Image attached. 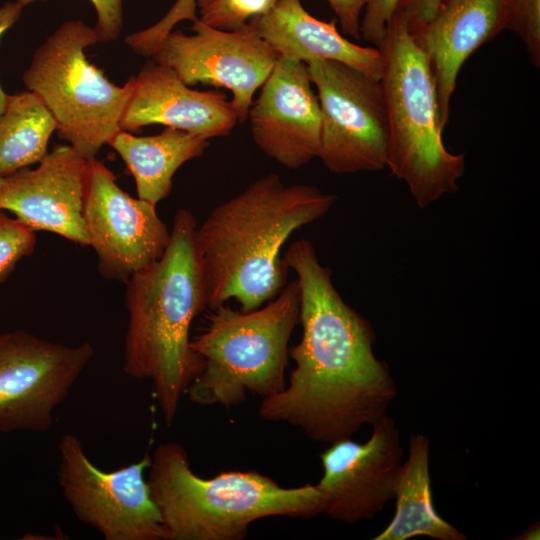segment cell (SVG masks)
Returning <instances> with one entry per match:
<instances>
[{
  "label": "cell",
  "mask_w": 540,
  "mask_h": 540,
  "mask_svg": "<svg viewBox=\"0 0 540 540\" xmlns=\"http://www.w3.org/2000/svg\"><path fill=\"white\" fill-rule=\"evenodd\" d=\"M56 130L54 116L38 95L29 90L8 94L0 114V176L38 164Z\"/></svg>",
  "instance_id": "obj_21"
},
{
  "label": "cell",
  "mask_w": 540,
  "mask_h": 540,
  "mask_svg": "<svg viewBox=\"0 0 540 540\" xmlns=\"http://www.w3.org/2000/svg\"><path fill=\"white\" fill-rule=\"evenodd\" d=\"M44 0H16L23 7ZM95 7L97 22L94 27L99 42L116 40L122 28V0H90Z\"/></svg>",
  "instance_id": "obj_26"
},
{
  "label": "cell",
  "mask_w": 540,
  "mask_h": 540,
  "mask_svg": "<svg viewBox=\"0 0 540 540\" xmlns=\"http://www.w3.org/2000/svg\"><path fill=\"white\" fill-rule=\"evenodd\" d=\"M196 226L193 214L179 209L164 254L125 283L128 324L122 368L129 377L151 381L168 426L203 369L190 344L192 323L208 308Z\"/></svg>",
  "instance_id": "obj_3"
},
{
  "label": "cell",
  "mask_w": 540,
  "mask_h": 540,
  "mask_svg": "<svg viewBox=\"0 0 540 540\" xmlns=\"http://www.w3.org/2000/svg\"><path fill=\"white\" fill-rule=\"evenodd\" d=\"M340 23L341 29L346 36L359 39L361 12L368 0H327Z\"/></svg>",
  "instance_id": "obj_28"
},
{
  "label": "cell",
  "mask_w": 540,
  "mask_h": 540,
  "mask_svg": "<svg viewBox=\"0 0 540 540\" xmlns=\"http://www.w3.org/2000/svg\"><path fill=\"white\" fill-rule=\"evenodd\" d=\"M305 64L322 114L317 158L335 174L385 168L388 121L381 81L337 61Z\"/></svg>",
  "instance_id": "obj_8"
},
{
  "label": "cell",
  "mask_w": 540,
  "mask_h": 540,
  "mask_svg": "<svg viewBox=\"0 0 540 540\" xmlns=\"http://www.w3.org/2000/svg\"><path fill=\"white\" fill-rule=\"evenodd\" d=\"M192 22L193 35L170 31L154 48L151 59L172 69L188 86L203 83L230 90L231 104L243 121L279 54L246 26L224 31L198 18Z\"/></svg>",
  "instance_id": "obj_12"
},
{
  "label": "cell",
  "mask_w": 540,
  "mask_h": 540,
  "mask_svg": "<svg viewBox=\"0 0 540 540\" xmlns=\"http://www.w3.org/2000/svg\"><path fill=\"white\" fill-rule=\"evenodd\" d=\"M336 200L317 187L286 185L269 173L214 207L195 230L207 310L234 299L240 310L251 311L273 299L287 281L283 246Z\"/></svg>",
  "instance_id": "obj_2"
},
{
  "label": "cell",
  "mask_w": 540,
  "mask_h": 540,
  "mask_svg": "<svg viewBox=\"0 0 540 540\" xmlns=\"http://www.w3.org/2000/svg\"><path fill=\"white\" fill-rule=\"evenodd\" d=\"M36 241L35 231L0 211V285L24 257L33 253Z\"/></svg>",
  "instance_id": "obj_24"
},
{
  "label": "cell",
  "mask_w": 540,
  "mask_h": 540,
  "mask_svg": "<svg viewBox=\"0 0 540 540\" xmlns=\"http://www.w3.org/2000/svg\"><path fill=\"white\" fill-rule=\"evenodd\" d=\"M522 537H520L521 539H535V538H539V528L537 526V528L535 527H530L528 528L522 535Z\"/></svg>",
  "instance_id": "obj_30"
},
{
  "label": "cell",
  "mask_w": 540,
  "mask_h": 540,
  "mask_svg": "<svg viewBox=\"0 0 540 540\" xmlns=\"http://www.w3.org/2000/svg\"><path fill=\"white\" fill-rule=\"evenodd\" d=\"M83 220L97 269L122 283L164 254L170 230L153 205L119 187L115 174L96 157L88 160Z\"/></svg>",
  "instance_id": "obj_11"
},
{
  "label": "cell",
  "mask_w": 540,
  "mask_h": 540,
  "mask_svg": "<svg viewBox=\"0 0 540 540\" xmlns=\"http://www.w3.org/2000/svg\"><path fill=\"white\" fill-rule=\"evenodd\" d=\"M503 30L516 33L536 68L540 67V0H500Z\"/></svg>",
  "instance_id": "obj_22"
},
{
  "label": "cell",
  "mask_w": 540,
  "mask_h": 540,
  "mask_svg": "<svg viewBox=\"0 0 540 540\" xmlns=\"http://www.w3.org/2000/svg\"><path fill=\"white\" fill-rule=\"evenodd\" d=\"M278 0H213L200 8V20L224 31H239L253 17L268 11Z\"/></svg>",
  "instance_id": "obj_23"
},
{
  "label": "cell",
  "mask_w": 540,
  "mask_h": 540,
  "mask_svg": "<svg viewBox=\"0 0 540 540\" xmlns=\"http://www.w3.org/2000/svg\"><path fill=\"white\" fill-rule=\"evenodd\" d=\"M196 1V5L201 8L205 5H207L208 3H210L211 1L213 0H195Z\"/></svg>",
  "instance_id": "obj_31"
},
{
  "label": "cell",
  "mask_w": 540,
  "mask_h": 540,
  "mask_svg": "<svg viewBox=\"0 0 540 540\" xmlns=\"http://www.w3.org/2000/svg\"><path fill=\"white\" fill-rule=\"evenodd\" d=\"M87 163L70 145H55L35 169L0 176V210L12 212L33 231L88 247L83 220Z\"/></svg>",
  "instance_id": "obj_15"
},
{
  "label": "cell",
  "mask_w": 540,
  "mask_h": 540,
  "mask_svg": "<svg viewBox=\"0 0 540 540\" xmlns=\"http://www.w3.org/2000/svg\"><path fill=\"white\" fill-rule=\"evenodd\" d=\"M430 440L422 434L410 438L409 454L399 470L394 498L396 512L374 540H407L426 536L437 540H465L466 536L441 518L433 504L429 473Z\"/></svg>",
  "instance_id": "obj_20"
},
{
  "label": "cell",
  "mask_w": 540,
  "mask_h": 540,
  "mask_svg": "<svg viewBox=\"0 0 540 540\" xmlns=\"http://www.w3.org/2000/svg\"><path fill=\"white\" fill-rule=\"evenodd\" d=\"M23 6L18 2H6L0 6V39L20 18ZM8 94L0 86V114L3 112Z\"/></svg>",
  "instance_id": "obj_29"
},
{
  "label": "cell",
  "mask_w": 540,
  "mask_h": 540,
  "mask_svg": "<svg viewBox=\"0 0 540 540\" xmlns=\"http://www.w3.org/2000/svg\"><path fill=\"white\" fill-rule=\"evenodd\" d=\"M502 31L500 0H442L433 18L410 32L429 61L443 127L463 64Z\"/></svg>",
  "instance_id": "obj_17"
},
{
  "label": "cell",
  "mask_w": 540,
  "mask_h": 540,
  "mask_svg": "<svg viewBox=\"0 0 540 540\" xmlns=\"http://www.w3.org/2000/svg\"><path fill=\"white\" fill-rule=\"evenodd\" d=\"M371 427L366 442L343 439L320 455V514L355 524L372 519L394 498L403 457L400 432L388 415Z\"/></svg>",
  "instance_id": "obj_13"
},
{
  "label": "cell",
  "mask_w": 540,
  "mask_h": 540,
  "mask_svg": "<svg viewBox=\"0 0 540 540\" xmlns=\"http://www.w3.org/2000/svg\"><path fill=\"white\" fill-rule=\"evenodd\" d=\"M93 356L89 342L68 346L25 330L0 333V431H48Z\"/></svg>",
  "instance_id": "obj_10"
},
{
  "label": "cell",
  "mask_w": 540,
  "mask_h": 540,
  "mask_svg": "<svg viewBox=\"0 0 540 540\" xmlns=\"http://www.w3.org/2000/svg\"><path fill=\"white\" fill-rule=\"evenodd\" d=\"M98 42L94 28L66 21L35 50L22 76L54 116L58 136L87 160L122 131L134 81L118 86L88 60L86 49Z\"/></svg>",
  "instance_id": "obj_7"
},
{
  "label": "cell",
  "mask_w": 540,
  "mask_h": 540,
  "mask_svg": "<svg viewBox=\"0 0 540 540\" xmlns=\"http://www.w3.org/2000/svg\"><path fill=\"white\" fill-rule=\"evenodd\" d=\"M209 141L200 135L166 127L153 136L120 131L108 145L134 177L138 198L157 206L171 192L176 171L187 161L201 156Z\"/></svg>",
  "instance_id": "obj_19"
},
{
  "label": "cell",
  "mask_w": 540,
  "mask_h": 540,
  "mask_svg": "<svg viewBox=\"0 0 540 540\" xmlns=\"http://www.w3.org/2000/svg\"><path fill=\"white\" fill-rule=\"evenodd\" d=\"M304 62L279 56L248 116L257 147L288 169L317 158L322 114Z\"/></svg>",
  "instance_id": "obj_14"
},
{
  "label": "cell",
  "mask_w": 540,
  "mask_h": 540,
  "mask_svg": "<svg viewBox=\"0 0 540 540\" xmlns=\"http://www.w3.org/2000/svg\"><path fill=\"white\" fill-rule=\"evenodd\" d=\"M206 321L191 337L203 369L186 394L199 405H240L248 394L263 399L286 385L289 341L299 324L300 291L296 280L270 301L251 310L225 304L208 309Z\"/></svg>",
  "instance_id": "obj_5"
},
{
  "label": "cell",
  "mask_w": 540,
  "mask_h": 540,
  "mask_svg": "<svg viewBox=\"0 0 540 540\" xmlns=\"http://www.w3.org/2000/svg\"><path fill=\"white\" fill-rule=\"evenodd\" d=\"M401 0H368L360 23V36L379 48Z\"/></svg>",
  "instance_id": "obj_25"
},
{
  "label": "cell",
  "mask_w": 540,
  "mask_h": 540,
  "mask_svg": "<svg viewBox=\"0 0 540 540\" xmlns=\"http://www.w3.org/2000/svg\"><path fill=\"white\" fill-rule=\"evenodd\" d=\"M148 472L165 540H241L250 525L263 518L320 514L316 485L285 488L257 471H226L202 478L176 442L156 447Z\"/></svg>",
  "instance_id": "obj_4"
},
{
  "label": "cell",
  "mask_w": 540,
  "mask_h": 540,
  "mask_svg": "<svg viewBox=\"0 0 540 540\" xmlns=\"http://www.w3.org/2000/svg\"><path fill=\"white\" fill-rule=\"evenodd\" d=\"M336 23L337 19L326 22L315 18L300 0H278L268 11L249 20L246 27L282 58L304 63L315 59L337 61L381 80V51L349 41Z\"/></svg>",
  "instance_id": "obj_18"
},
{
  "label": "cell",
  "mask_w": 540,
  "mask_h": 540,
  "mask_svg": "<svg viewBox=\"0 0 540 540\" xmlns=\"http://www.w3.org/2000/svg\"><path fill=\"white\" fill-rule=\"evenodd\" d=\"M283 259L297 277L302 337L289 348L295 367L288 383L263 399L259 415L296 427L317 442L351 438L387 415L395 382L373 353L371 325L344 302L313 244L299 239Z\"/></svg>",
  "instance_id": "obj_1"
},
{
  "label": "cell",
  "mask_w": 540,
  "mask_h": 540,
  "mask_svg": "<svg viewBox=\"0 0 540 540\" xmlns=\"http://www.w3.org/2000/svg\"><path fill=\"white\" fill-rule=\"evenodd\" d=\"M58 483L76 517L106 540H165L145 478L151 455L113 471L96 467L82 442L65 434L58 444Z\"/></svg>",
  "instance_id": "obj_9"
},
{
  "label": "cell",
  "mask_w": 540,
  "mask_h": 540,
  "mask_svg": "<svg viewBox=\"0 0 540 540\" xmlns=\"http://www.w3.org/2000/svg\"><path fill=\"white\" fill-rule=\"evenodd\" d=\"M442 0H401L396 13L401 16L410 32L430 21Z\"/></svg>",
  "instance_id": "obj_27"
},
{
  "label": "cell",
  "mask_w": 540,
  "mask_h": 540,
  "mask_svg": "<svg viewBox=\"0 0 540 540\" xmlns=\"http://www.w3.org/2000/svg\"><path fill=\"white\" fill-rule=\"evenodd\" d=\"M378 49L384 62L380 81L388 121L386 167L424 208L458 190L465 157L449 152L443 143L429 61L396 12Z\"/></svg>",
  "instance_id": "obj_6"
},
{
  "label": "cell",
  "mask_w": 540,
  "mask_h": 540,
  "mask_svg": "<svg viewBox=\"0 0 540 540\" xmlns=\"http://www.w3.org/2000/svg\"><path fill=\"white\" fill-rule=\"evenodd\" d=\"M134 77L120 122L122 131L160 124L211 138L227 136L239 122L224 93L191 89L169 67L150 59Z\"/></svg>",
  "instance_id": "obj_16"
}]
</instances>
